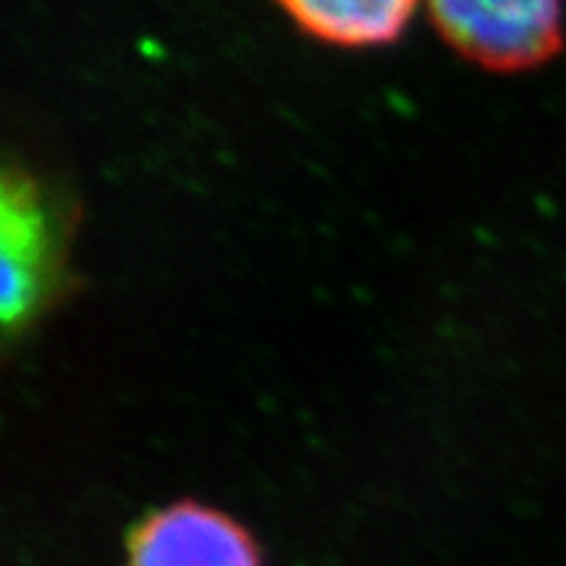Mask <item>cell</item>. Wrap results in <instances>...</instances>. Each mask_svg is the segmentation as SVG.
Listing matches in <instances>:
<instances>
[{
  "instance_id": "obj_1",
  "label": "cell",
  "mask_w": 566,
  "mask_h": 566,
  "mask_svg": "<svg viewBox=\"0 0 566 566\" xmlns=\"http://www.w3.org/2000/svg\"><path fill=\"white\" fill-rule=\"evenodd\" d=\"M438 38L493 74H525L564 51V0H424Z\"/></svg>"
},
{
  "instance_id": "obj_2",
  "label": "cell",
  "mask_w": 566,
  "mask_h": 566,
  "mask_svg": "<svg viewBox=\"0 0 566 566\" xmlns=\"http://www.w3.org/2000/svg\"><path fill=\"white\" fill-rule=\"evenodd\" d=\"M63 226L51 195L27 171L3 176V323L9 336L38 321L61 289Z\"/></svg>"
},
{
  "instance_id": "obj_3",
  "label": "cell",
  "mask_w": 566,
  "mask_h": 566,
  "mask_svg": "<svg viewBox=\"0 0 566 566\" xmlns=\"http://www.w3.org/2000/svg\"><path fill=\"white\" fill-rule=\"evenodd\" d=\"M124 566H263V554L242 522L187 499L142 516L126 537Z\"/></svg>"
},
{
  "instance_id": "obj_4",
  "label": "cell",
  "mask_w": 566,
  "mask_h": 566,
  "mask_svg": "<svg viewBox=\"0 0 566 566\" xmlns=\"http://www.w3.org/2000/svg\"><path fill=\"white\" fill-rule=\"evenodd\" d=\"M310 38L365 51L391 45L407 30L417 0H275Z\"/></svg>"
}]
</instances>
